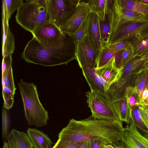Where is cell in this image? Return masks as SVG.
Returning a JSON list of instances; mask_svg holds the SVG:
<instances>
[{
	"label": "cell",
	"mask_w": 148,
	"mask_h": 148,
	"mask_svg": "<svg viewBox=\"0 0 148 148\" xmlns=\"http://www.w3.org/2000/svg\"><path fill=\"white\" fill-rule=\"evenodd\" d=\"M122 121L96 119L91 116L83 120L70 119L58 134V139L80 142L100 138L110 144L120 141L123 129Z\"/></svg>",
	"instance_id": "6da1fadb"
},
{
	"label": "cell",
	"mask_w": 148,
	"mask_h": 148,
	"mask_svg": "<svg viewBox=\"0 0 148 148\" xmlns=\"http://www.w3.org/2000/svg\"><path fill=\"white\" fill-rule=\"evenodd\" d=\"M76 47L72 34L64 32L61 43L55 48L43 47L33 36L26 46L21 57L28 63L44 66L66 65L76 59Z\"/></svg>",
	"instance_id": "7a4b0ae2"
},
{
	"label": "cell",
	"mask_w": 148,
	"mask_h": 148,
	"mask_svg": "<svg viewBox=\"0 0 148 148\" xmlns=\"http://www.w3.org/2000/svg\"><path fill=\"white\" fill-rule=\"evenodd\" d=\"M29 125L41 127L47 124L48 111L41 103L36 86L33 82L21 81L18 84Z\"/></svg>",
	"instance_id": "3957f363"
},
{
	"label": "cell",
	"mask_w": 148,
	"mask_h": 148,
	"mask_svg": "<svg viewBox=\"0 0 148 148\" xmlns=\"http://www.w3.org/2000/svg\"><path fill=\"white\" fill-rule=\"evenodd\" d=\"M16 22L31 33L38 25L50 22L46 0H26L17 10Z\"/></svg>",
	"instance_id": "277c9868"
},
{
	"label": "cell",
	"mask_w": 148,
	"mask_h": 148,
	"mask_svg": "<svg viewBox=\"0 0 148 148\" xmlns=\"http://www.w3.org/2000/svg\"><path fill=\"white\" fill-rule=\"evenodd\" d=\"M86 95L92 118L121 121L113 99L107 92L91 90L86 92Z\"/></svg>",
	"instance_id": "5b68a950"
},
{
	"label": "cell",
	"mask_w": 148,
	"mask_h": 148,
	"mask_svg": "<svg viewBox=\"0 0 148 148\" xmlns=\"http://www.w3.org/2000/svg\"><path fill=\"white\" fill-rule=\"evenodd\" d=\"M148 37V20L127 22L119 25L111 36L109 44L126 41L133 47Z\"/></svg>",
	"instance_id": "8992f818"
},
{
	"label": "cell",
	"mask_w": 148,
	"mask_h": 148,
	"mask_svg": "<svg viewBox=\"0 0 148 148\" xmlns=\"http://www.w3.org/2000/svg\"><path fill=\"white\" fill-rule=\"evenodd\" d=\"M50 22L60 29L72 14L80 0H46Z\"/></svg>",
	"instance_id": "52a82bcc"
},
{
	"label": "cell",
	"mask_w": 148,
	"mask_h": 148,
	"mask_svg": "<svg viewBox=\"0 0 148 148\" xmlns=\"http://www.w3.org/2000/svg\"><path fill=\"white\" fill-rule=\"evenodd\" d=\"M44 47L56 48L61 43L64 33L51 22L41 24L31 33Z\"/></svg>",
	"instance_id": "ba28073f"
},
{
	"label": "cell",
	"mask_w": 148,
	"mask_h": 148,
	"mask_svg": "<svg viewBox=\"0 0 148 148\" xmlns=\"http://www.w3.org/2000/svg\"><path fill=\"white\" fill-rule=\"evenodd\" d=\"M3 58L2 84L3 107L8 110L11 108L13 106L14 96L16 88L13 75L12 54L5 55Z\"/></svg>",
	"instance_id": "9c48e42d"
},
{
	"label": "cell",
	"mask_w": 148,
	"mask_h": 148,
	"mask_svg": "<svg viewBox=\"0 0 148 148\" xmlns=\"http://www.w3.org/2000/svg\"><path fill=\"white\" fill-rule=\"evenodd\" d=\"M99 53L89 34L88 26L85 36L76 45V59L80 68H95Z\"/></svg>",
	"instance_id": "30bf717a"
},
{
	"label": "cell",
	"mask_w": 148,
	"mask_h": 148,
	"mask_svg": "<svg viewBox=\"0 0 148 148\" xmlns=\"http://www.w3.org/2000/svg\"><path fill=\"white\" fill-rule=\"evenodd\" d=\"M107 14L110 29V36L113 32L120 25L127 22L146 21L148 17L144 15L121 7L118 0H114L112 8Z\"/></svg>",
	"instance_id": "8fae6325"
},
{
	"label": "cell",
	"mask_w": 148,
	"mask_h": 148,
	"mask_svg": "<svg viewBox=\"0 0 148 148\" xmlns=\"http://www.w3.org/2000/svg\"><path fill=\"white\" fill-rule=\"evenodd\" d=\"M120 141L124 148H148V136L142 134L131 119L123 128Z\"/></svg>",
	"instance_id": "7c38bea8"
},
{
	"label": "cell",
	"mask_w": 148,
	"mask_h": 148,
	"mask_svg": "<svg viewBox=\"0 0 148 148\" xmlns=\"http://www.w3.org/2000/svg\"><path fill=\"white\" fill-rule=\"evenodd\" d=\"M90 12L87 2L80 0L72 14L60 29L61 31L73 34L86 19Z\"/></svg>",
	"instance_id": "4fadbf2b"
},
{
	"label": "cell",
	"mask_w": 148,
	"mask_h": 148,
	"mask_svg": "<svg viewBox=\"0 0 148 148\" xmlns=\"http://www.w3.org/2000/svg\"><path fill=\"white\" fill-rule=\"evenodd\" d=\"M148 64V53L143 56H135L121 68V76L118 80L121 81L130 75L138 74L146 69Z\"/></svg>",
	"instance_id": "5bb4252c"
},
{
	"label": "cell",
	"mask_w": 148,
	"mask_h": 148,
	"mask_svg": "<svg viewBox=\"0 0 148 148\" xmlns=\"http://www.w3.org/2000/svg\"><path fill=\"white\" fill-rule=\"evenodd\" d=\"M95 69L99 75L105 82L108 89L118 81L121 74V69H119L115 66L114 59L103 66Z\"/></svg>",
	"instance_id": "9a60e30c"
},
{
	"label": "cell",
	"mask_w": 148,
	"mask_h": 148,
	"mask_svg": "<svg viewBox=\"0 0 148 148\" xmlns=\"http://www.w3.org/2000/svg\"><path fill=\"white\" fill-rule=\"evenodd\" d=\"M84 76L91 90L106 92L108 87L104 81L99 75L95 68L83 67L81 68Z\"/></svg>",
	"instance_id": "2e32d148"
},
{
	"label": "cell",
	"mask_w": 148,
	"mask_h": 148,
	"mask_svg": "<svg viewBox=\"0 0 148 148\" xmlns=\"http://www.w3.org/2000/svg\"><path fill=\"white\" fill-rule=\"evenodd\" d=\"M6 139L10 148H33L27 134L13 129Z\"/></svg>",
	"instance_id": "e0dca14e"
},
{
	"label": "cell",
	"mask_w": 148,
	"mask_h": 148,
	"mask_svg": "<svg viewBox=\"0 0 148 148\" xmlns=\"http://www.w3.org/2000/svg\"><path fill=\"white\" fill-rule=\"evenodd\" d=\"M27 134L33 148H52V142L43 132L35 128H29Z\"/></svg>",
	"instance_id": "ac0fdd59"
},
{
	"label": "cell",
	"mask_w": 148,
	"mask_h": 148,
	"mask_svg": "<svg viewBox=\"0 0 148 148\" xmlns=\"http://www.w3.org/2000/svg\"><path fill=\"white\" fill-rule=\"evenodd\" d=\"M88 30L90 36L97 50L102 46L99 27V18L95 13L90 12L88 16Z\"/></svg>",
	"instance_id": "d6986e66"
},
{
	"label": "cell",
	"mask_w": 148,
	"mask_h": 148,
	"mask_svg": "<svg viewBox=\"0 0 148 148\" xmlns=\"http://www.w3.org/2000/svg\"><path fill=\"white\" fill-rule=\"evenodd\" d=\"M8 21L2 19V55L3 57L8 54H12L15 48L14 36L10 31Z\"/></svg>",
	"instance_id": "ffe728a7"
},
{
	"label": "cell",
	"mask_w": 148,
	"mask_h": 148,
	"mask_svg": "<svg viewBox=\"0 0 148 148\" xmlns=\"http://www.w3.org/2000/svg\"><path fill=\"white\" fill-rule=\"evenodd\" d=\"M113 100L121 121L129 123L130 119V113L126 97L125 95Z\"/></svg>",
	"instance_id": "44dd1931"
},
{
	"label": "cell",
	"mask_w": 148,
	"mask_h": 148,
	"mask_svg": "<svg viewBox=\"0 0 148 148\" xmlns=\"http://www.w3.org/2000/svg\"><path fill=\"white\" fill-rule=\"evenodd\" d=\"M118 2L121 7L148 17V5L141 3L137 0H118Z\"/></svg>",
	"instance_id": "7402d4cb"
},
{
	"label": "cell",
	"mask_w": 148,
	"mask_h": 148,
	"mask_svg": "<svg viewBox=\"0 0 148 148\" xmlns=\"http://www.w3.org/2000/svg\"><path fill=\"white\" fill-rule=\"evenodd\" d=\"M23 3V0H3L2 4V18L9 21L13 13Z\"/></svg>",
	"instance_id": "603a6c76"
},
{
	"label": "cell",
	"mask_w": 148,
	"mask_h": 148,
	"mask_svg": "<svg viewBox=\"0 0 148 148\" xmlns=\"http://www.w3.org/2000/svg\"><path fill=\"white\" fill-rule=\"evenodd\" d=\"M91 12L104 21L107 13V0H90L87 1Z\"/></svg>",
	"instance_id": "cb8c5ba5"
},
{
	"label": "cell",
	"mask_w": 148,
	"mask_h": 148,
	"mask_svg": "<svg viewBox=\"0 0 148 148\" xmlns=\"http://www.w3.org/2000/svg\"><path fill=\"white\" fill-rule=\"evenodd\" d=\"M118 50L109 48L108 47L103 48L99 51L96 68L101 67L112 61Z\"/></svg>",
	"instance_id": "d4e9b609"
},
{
	"label": "cell",
	"mask_w": 148,
	"mask_h": 148,
	"mask_svg": "<svg viewBox=\"0 0 148 148\" xmlns=\"http://www.w3.org/2000/svg\"><path fill=\"white\" fill-rule=\"evenodd\" d=\"M99 27L103 48L108 47L110 38V24L106 14L104 21L99 18Z\"/></svg>",
	"instance_id": "484cf974"
},
{
	"label": "cell",
	"mask_w": 148,
	"mask_h": 148,
	"mask_svg": "<svg viewBox=\"0 0 148 148\" xmlns=\"http://www.w3.org/2000/svg\"><path fill=\"white\" fill-rule=\"evenodd\" d=\"M130 118L137 128L143 131L148 133V129L142 119L140 105L133 107L130 111Z\"/></svg>",
	"instance_id": "4316f807"
},
{
	"label": "cell",
	"mask_w": 148,
	"mask_h": 148,
	"mask_svg": "<svg viewBox=\"0 0 148 148\" xmlns=\"http://www.w3.org/2000/svg\"><path fill=\"white\" fill-rule=\"evenodd\" d=\"M134 87L140 96L143 91L148 87V70L145 69L138 73Z\"/></svg>",
	"instance_id": "83f0119b"
},
{
	"label": "cell",
	"mask_w": 148,
	"mask_h": 148,
	"mask_svg": "<svg viewBox=\"0 0 148 148\" xmlns=\"http://www.w3.org/2000/svg\"><path fill=\"white\" fill-rule=\"evenodd\" d=\"M125 95L126 97L130 111L134 106L140 105V96L134 86H129L126 89Z\"/></svg>",
	"instance_id": "f1b7e54d"
},
{
	"label": "cell",
	"mask_w": 148,
	"mask_h": 148,
	"mask_svg": "<svg viewBox=\"0 0 148 148\" xmlns=\"http://www.w3.org/2000/svg\"><path fill=\"white\" fill-rule=\"evenodd\" d=\"M7 110L3 107L2 112V135L3 140L6 139L10 126V118Z\"/></svg>",
	"instance_id": "f546056e"
},
{
	"label": "cell",
	"mask_w": 148,
	"mask_h": 148,
	"mask_svg": "<svg viewBox=\"0 0 148 148\" xmlns=\"http://www.w3.org/2000/svg\"><path fill=\"white\" fill-rule=\"evenodd\" d=\"M133 53L135 56H143L148 53V37L140 40L133 47Z\"/></svg>",
	"instance_id": "4dcf8cb0"
},
{
	"label": "cell",
	"mask_w": 148,
	"mask_h": 148,
	"mask_svg": "<svg viewBox=\"0 0 148 148\" xmlns=\"http://www.w3.org/2000/svg\"><path fill=\"white\" fill-rule=\"evenodd\" d=\"M88 16L86 19L82 23L75 32L72 34L76 45L85 36L88 29Z\"/></svg>",
	"instance_id": "1f68e13d"
},
{
	"label": "cell",
	"mask_w": 148,
	"mask_h": 148,
	"mask_svg": "<svg viewBox=\"0 0 148 148\" xmlns=\"http://www.w3.org/2000/svg\"><path fill=\"white\" fill-rule=\"evenodd\" d=\"M84 142L58 139L52 148H78Z\"/></svg>",
	"instance_id": "d6a6232c"
},
{
	"label": "cell",
	"mask_w": 148,
	"mask_h": 148,
	"mask_svg": "<svg viewBox=\"0 0 148 148\" xmlns=\"http://www.w3.org/2000/svg\"><path fill=\"white\" fill-rule=\"evenodd\" d=\"M88 148H104L110 144L106 140L100 138L90 140L87 142Z\"/></svg>",
	"instance_id": "836d02e7"
},
{
	"label": "cell",
	"mask_w": 148,
	"mask_h": 148,
	"mask_svg": "<svg viewBox=\"0 0 148 148\" xmlns=\"http://www.w3.org/2000/svg\"><path fill=\"white\" fill-rule=\"evenodd\" d=\"M133 48L125 49L122 53L121 63V69L125 66L134 57Z\"/></svg>",
	"instance_id": "e575fe53"
},
{
	"label": "cell",
	"mask_w": 148,
	"mask_h": 148,
	"mask_svg": "<svg viewBox=\"0 0 148 148\" xmlns=\"http://www.w3.org/2000/svg\"><path fill=\"white\" fill-rule=\"evenodd\" d=\"M108 47L110 48L118 51L133 48V46L130 43L126 41L120 42L109 44Z\"/></svg>",
	"instance_id": "d590c367"
},
{
	"label": "cell",
	"mask_w": 148,
	"mask_h": 148,
	"mask_svg": "<svg viewBox=\"0 0 148 148\" xmlns=\"http://www.w3.org/2000/svg\"><path fill=\"white\" fill-rule=\"evenodd\" d=\"M141 115L145 124L148 129V109L147 106L140 105Z\"/></svg>",
	"instance_id": "8d00e7d4"
},
{
	"label": "cell",
	"mask_w": 148,
	"mask_h": 148,
	"mask_svg": "<svg viewBox=\"0 0 148 148\" xmlns=\"http://www.w3.org/2000/svg\"><path fill=\"white\" fill-rule=\"evenodd\" d=\"M140 105H143L148 107V87L143 91L140 95Z\"/></svg>",
	"instance_id": "74e56055"
},
{
	"label": "cell",
	"mask_w": 148,
	"mask_h": 148,
	"mask_svg": "<svg viewBox=\"0 0 148 148\" xmlns=\"http://www.w3.org/2000/svg\"><path fill=\"white\" fill-rule=\"evenodd\" d=\"M125 49L118 51L115 54L114 58V63L115 66L119 69H121V56L123 53Z\"/></svg>",
	"instance_id": "f35d334b"
},
{
	"label": "cell",
	"mask_w": 148,
	"mask_h": 148,
	"mask_svg": "<svg viewBox=\"0 0 148 148\" xmlns=\"http://www.w3.org/2000/svg\"><path fill=\"white\" fill-rule=\"evenodd\" d=\"M115 148H124V147L120 141L114 142L112 144Z\"/></svg>",
	"instance_id": "ab89813d"
},
{
	"label": "cell",
	"mask_w": 148,
	"mask_h": 148,
	"mask_svg": "<svg viewBox=\"0 0 148 148\" xmlns=\"http://www.w3.org/2000/svg\"><path fill=\"white\" fill-rule=\"evenodd\" d=\"M78 148H88L87 142H84Z\"/></svg>",
	"instance_id": "60d3db41"
},
{
	"label": "cell",
	"mask_w": 148,
	"mask_h": 148,
	"mask_svg": "<svg viewBox=\"0 0 148 148\" xmlns=\"http://www.w3.org/2000/svg\"><path fill=\"white\" fill-rule=\"evenodd\" d=\"M139 2L145 5H148V0H137Z\"/></svg>",
	"instance_id": "b9f144b4"
},
{
	"label": "cell",
	"mask_w": 148,
	"mask_h": 148,
	"mask_svg": "<svg viewBox=\"0 0 148 148\" xmlns=\"http://www.w3.org/2000/svg\"><path fill=\"white\" fill-rule=\"evenodd\" d=\"M3 148H10L8 143L5 141H4Z\"/></svg>",
	"instance_id": "7bdbcfd3"
},
{
	"label": "cell",
	"mask_w": 148,
	"mask_h": 148,
	"mask_svg": "<svg viewBox=\"0 0 148 148\" xmlns=\"http://www.w3.org/2000/svg\"><path fill=\"white\" fill-rule=\"evenodd\" d=\"M104 148H115L112 144H108L106 145Z\"/></svg>",
	"instance_id": "ee69618b"
},
{
	"label": "cell",
	"mask_w": 148,
	"mask_h": 148,
	"mask_svg": "<svg viewBox=\"0 0 148 148\" xmlns=\"http://www.w3.org/2000/svg\"><path fill=\"white\" fill-rule=\"evenodd\" d=\"M146 69L148 70V64L146 66Z\"/></svg>",
	"instance_id": "f6af8a7d"
},
{
	"label": "cell",
	"mask_w": 148,
	"mask_h": 148,
	"mask_svg": "<svg viewBox=\"0 0 148 148\" xmlns=\"http://www.w3.org/2000/svg\"><path fill=\"white\" fill-rule=\"evenodd\" d=\"M147 107V108H148V107Z\"/></svg>",
	"instance_id": "bcb514c9"
}]
</instances>
